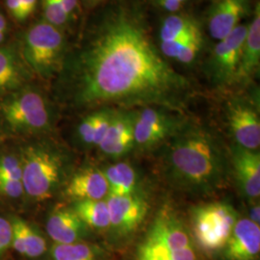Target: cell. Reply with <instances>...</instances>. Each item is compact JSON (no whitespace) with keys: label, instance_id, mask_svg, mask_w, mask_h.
<instances>
[{"label":"cell","instance_id":"cell-1","mask_svg":"<svg viewBox=\"0 0 260 260\" xmlns=\"http://www.w3.org/2000/svg\"><path fill=\"white\" fill-rule=\"evenodd\" d=\"M56 78L58 100L78 111L155 106L184 114L199 94L162 55L143 12L126 1L100 12Z\"/></svg>","mask_w":260,"mask_h":260},{"label":"cell","instance_id":"cell-2","mask_svg":"<svg viewBox=\"0 0 260 260\" xmlns=\"http://www.w3.org/2000/svg\"><path fill=\"white\" fill-rule=\"evenodd\" d=\"M161 148V172L175 189L191 195L209 196L226 185L230 153L210 127L186 118Z\"/></svg>","mask_w":260,"mask_h":260},{"label":"cell","instance_id":"cell-3","mask_svg":"<svg viewBox=\"0 0 260 260\" xmlns=\"http://www.w3.org/2000/svg\"><path fill=\"white\" fill-rule=\"evenodd\" d=\"M20 162L24 193L36 202L55 196L68 180L69 157L65 151L47 141L33 143L22 149Z\"/></svg>","mask_w":260,"mask_h":260},{"label":"cell","instance_id":"cell-4","mask_svg":"<svg viewBox=\"0 0 260 260\" xmlns=\"http://www.w3.org/2000/svg\"><path fill=\"white\" fill-rule=\"evenodd\" d=\"M55 113L47 94L29 84L0 100V125L16 136H41L49 133Z\"/></svg>","mask_w":260,"mask_h":260},{"label":"cell","instance_id":"cell-5","mask_svg":"<svg viewBox=\"0 0 260 260\" xmlns=\"http://www.w3.org/2000/svg\"><path fill=\"white\" fill-rule=\"evenodd\" d=\"M19 44L28 68L34 76L44 80L58 76L70 48L65 31L44 19L28 28Z\"/></svg>","mask_w":260,"mask_h":260},{"label":"cell","instance_id":"cell-6","mask_svg":"<svg viewBox=\"0 0 260 260\" xmlns=\"http://www.w3.org/2000/svg\"><path fill=\"white\" fill-rule=\"evenodd\" d=\"M238 220L233 205L215 202L191 209L192 237L205 252L223 251Z\"/></svg>","mask_w":260,"mask_h":260},{"label":"cell","instance_id":"cell-7","mask_svg":"<svg viewBox=\"0 0 260 260\" xmlns=\"http://www.w3.org/2000/svg\"><path fill=\"white\" fill-rule=\"evenodd\" d=\"M184 114L148 106L134 109V149L149 152L161 148L184 122Z\"/></svg>","mask_w":260,"mask_h":260},{"label":"cell","instance_id":"cell-8","mask_svg":"<svg viewBox=\"0 0 260 260\" xmlns=\"http://www.w3.org/2000/svg\"><path fill=\"white\" fill-rule=\"evenodd\" d=\"M249 24H240L231 35L218 41L205 62V72L212 83L220 88L235 85L242 46Z\"/></svg>","mask_w":260,"mask_h":260},{"label":"cell","instance_id":"cell-9","mask_svg":"<svg viewBox=\"0 0 260 260\" xmlns=\"http://www.w3.org/2000/svg\"><path fill=\"white\" fill-rule=\"evenodd\" d=\"M225 121L234 145L244 149L259 150L258 103L241 95L229 99L225 103Z\"/></svg>","mask_w":260,"mask_h":260},{"label":"cell","instance_id":"cell-10","mask_svg":"<svg viewBox=\"0 0 260 260\" xmlns=\"http://www.w3.org/2000/svg\"><path fill=\"white\" fill-rule=\"evenodd\" d=\"M148 233L163 244L171 259L198 260L192 234L171 208L164 207L158 212Z\"/></svg>","mask_w":260,"mask_h":260},{"label":"cell","instance_id":"cell-11","mask_svg":"<svg viewBox=\"0 0 260 260\" xmlns=\"http://www.w3.org/2000/svg\"><path fill=\"white\" fill-rule=\"evenodd\" d=\"M106 202L110 214V228L120 236L135 233L144 222L149 205L140 193L133 195L108 196Z\"/></svg>","mask_w":260,"mask_h":260},{"label":"cell","instance_id":"cell-12","mask_svg":"<svg viewBox=\"0 0 260 260\" xmlns=\"http://www.w3.org/2000/svg\"><path fill=\"white\" fill-rule=\"evenodd\" d=\"M134 109H115L111 122L98 147L104 157L117 160L134 150Z\"/></svg>","mask_w":260,"mask_h":260},{"label":"cell","instance_id":"cell-13","mask_svg":"<svg viewBox=\"0 0 260 260\" xmlns=\"http://www.w3.org/2000/svg\"><path fill=\"white\" fill-rule=\"evenodd\" d=\"M33 77L21 55L19 41L0 46V100L31 84Z\"/></svg>","mask_w":260,"mask_h":260},{"label":"cell","instance_id":"cell-14","mask_svg":"<svg viewBox=\"0 0 260 260\" xmlns=\"http://www.w3.org/2000/svg\"><path fill=\"white\" fill-rule=\"evenodd\" d=\"M251 0H215L207 14V30L214 40L221 41L238 27L250 14Z\"/></svg>","mask_w":260,"mask_h":260},{"label":"cell","instance_id":"cell-15","mask_svg":"<svg viewBox=\"0 0 260 260\" xmlns=\"http://www.w3.org/2000/svg\"><path fill=\"white\" fill-rule=\"evenodd\" d=\"M236 184L243 195L251 201L260 196L259 150L244 149L233 145L230 153Z\"/></svg>","mask_w":260,"mask_h":260},{"label":"cell","instance_id":"cell-16","mask_svg":"<svg viewBox=\"0 0 260 260\" xmlns=\"http://www.w3.org/2000/svg\"><path fill=\"white\" fill-rule=\"evenodd\" d=\"M260 226L248 218L237 220L223 253L226 260H256L259 256Z\"/></svg>","mask_w":260,"mask_h":260},{"label":"cell","instance_id":"cell-17","mask_svg":"<svg viewBox=\"0 0 260 260\" xmlns=\"http://www.w3.org/2000/svg\"><path fill=\"white\" fill-rule=\"evenodd\" d=\"M64 194L74 202L105 200L109 195V188L103 170L95 167L78 170L68 178Z\"/></svg>","mask_w":260,"mask_h":260},{"label":"cell","instance_id":"cell-18","mask_svg":"<svg viewBox=\"0 0 260 260\" xmlns=\"http://www.w3.org/2000/svg\"><path fill=\"white\" fill-rule=\"evenodd\" d=\"M260 67V5L256 3L242 46L235 85L247 86L258 75Z\"/></svg>","mask_w":260,"mask_h":260},{"label":"cell","instance_id":"cell-19","mask_svg":"<svg viewBox=\"0 0 260 260\" xmlns=\"http://www.w3.org/2000/svg\"><path fill=\"white\" fill-rule=\"evenodd\" d=\"M90 229L72 207H59L49 215L47 233L55 244H72L83 241Z\"/></svg>","mask_w":260,"mask_h":260},{"label":"cell","instance_id":"cell-20","mask_svg":"<svg viewBox=\"0 0 260 260\" xmlns=\"http://www.w3.org/2000/svg\"><path fill=\"white\" fill-rule=\"evenodd\" d=\"M11 225V246L19 254L26 256L28 258H37L47 251L46 238L33 225L17 217L13 218Z\"/></svg>","mask_w":260,"mask_h":260},{"label":"cell","instance_id":"cell-21","mask_svg":"<svg viewBox=\"0 0 260 260\" xmlns=\"http://www.w3.org/2000/svg\"><path fill=\"white\" fill-rule=\"evenodd\" d=\"M114 111L113 108H101L90 111L84 117L77 127L78 139L84 147L98 149L108 129Z\"/></svg>","mask_w":260,"mask_h":260},{"label":"cell","instance_id":"cell-22","mask_svg":"<svg viewBox=\"0 0 260 260\" xmlns=\"http://www.w3.org/2000/svg\"><path fill=\"white\" fill-rule=\"evenodd\" d=\"M107 180L109 195H133L138 192V175L128 162L118 161L103 170Z\"/></svg>","mask_w":260,"mask_h":260},{"label":"cell","instance_id":"cell-23","mask_svg":"<svg viewBox=\"0 0 260 260\" xmlns=\"http://www.w3.org/2000/svg\"><path fill=\"white\" fill-rule=\"evenodd\" d=\"M202 32L198 20L184 14H170L163 19L159 29V43L180 41Z\"/></svg>","mask_w":260,"mask_h":260},{"label":"cell","instance_id":"cell-24","mask_svg":"<svg viewBox=\"0 0 260 260\" xmlns=\"http://www.w3.org/2000/svg\"><path fill=\"white\" fill-rule=\"evenodd\" d=\"M72 208L90 230L103 231L110 228V214L106 199L77 201Z\"/></svg>","mask_w":260,"mask_h":260},{"label":"cell","instance_id":"cell-25","mask_svg":"<svg viewBox=\"0 0 260 260\" xmlns=\"http://www.w3.org/2000/svg\"><path fill=\"white\" fill-rule=\"evenodd\" d=\"M205 46L203 32L198 33L185 41L169 43L164 47V54L168 59H174L180 64L194 63Z\"/></svg>","mask_w":260,"mask_h":260},{"label":"cell","instance_id":"cell-26","mask_svg":"<svg viewBox=\"0 0 260 260\" xmlns=\"http://www.w3.org/2000/svg\"><path fill=\"white\" fill-rule=\"evenodd\" d=\"M51 260H102L99 249L85 242L53 244L50 249Z\"/></svg>","mask_w":260,"mask_h":260},{"label":"cell","instance_id":"cell-27","mask_svg":"<svg viewBox=\"0 0 260 260\" xmlns=\"http://www.w3.org/2000/svg\"><path fill=\"white\" fill-rule=\"evenodd\" d=\"M136 260H172L166 248L154 236L148 233L140 244Z\"/></svg>","mask_w":260,"mask_h":260},{"label":"cell","instance_id":"cell-28","mask_svg":"<svg viewBox=\"0 0 260 260\" xmlns=\"http://www.w3.org/2000/svg\"><path fill=\"white\" fill-rule=\"evenodd\" d=\"M43 11V19L49 24L66 31L72 20L67 16L59 0H40Z\"/></svg>","mask_w":260,"mask_h":260},{"label":"cell","instance_id":"cell-29","mask_svg":"<svg viewBox=\"0 0 260 260\" xmlns=\"http://www.w3.org/2000/svg\"><path fill=\"white\" fill-rule=\"evenodd\" d=\"M40 0H5L10 17L18 22L26 21L36 12Z\"/></svg>","mask_w":260,"mask_h":260},{"label":"cell","instance_id":"cell-30","mask_svg":"<svg viewBox=\"0 0 260 260\" xmlns=\"http://www.w3.org/2000/svg\"><path fill=\"white\" fill-rule=\"evenodd\" d=\"M0 177L21 180L22 167L20 158L5 155L0 158Z\"/></svg>","mask_w":260,"mask_h":260},{"label":"cell","instance_id":"cell-31","mask_svg":"<svg viewBox=\"0 0 260 260\" xmlns=\"http://www.w3.org/2000/svg\"><path fill=\"white\" fill-rule=\"evenodd\" d=\"M0 194L13 199L21 197L24 194L22 181L0 177Z\"/></svg>","mask_w":260,"mask_h":260},{"label":"cell","instance_id":"cell-32","mask_svg":"<svg viewBox=\"0 0 260 260\" xmlns=\"http://www.w3.org/2000/svg\"><path fill=\"white\" fill-rule=\"evenodd\" d=\"M12 243L11 222L0 216V256L8 250Z\"/></svg>","mask_w":260,"mask_h":260},{"label":"cell","instance_id":"cell-33","mask_svg":"<svg viewBox=\"0 0 260 260\" xmlns=\"http://www.w3.org/2000/svg\"><path fill=\"white\" fill-rule=\"evenodd\" d=\"M61 6L71 20L77 17L80 10V0H59Z\"/></svg>","mask_w":260,"mask_h":260},{"label":"cell","instance_id":"cell-34","mask_svg":"<svg viewBox=\"0 0 260 260\" xmlns=\"http://www.w3.org/2000/svg\"><path fill=\"white\" fill-rule=\"evenodd\" d=\"M158 5L170 14L179 13L183 8V3L178 0H155Z\"/></svg>","mask_w":260,"mask_h":260},{"label":"cell","instance_id":"cell-35","mask_svg":"<svg viewBox=\"0 0 260 260\" xmlns=\"http://www.w3.org/2000/svg\"><path fill=\"white\" fill-rule=\"evenodd\" d=\"M9 31V22L6 17L0 13V46L5 44V40Z\"/></svg>","mask_w":260,"mask_h":260},{"label":"cell","instance_id":"cell-36","mask_svg":"<svg viewBox=\"0 0 260 260\" xmlns=\"http://www.w3.org/2000/svg\"><path fill=\"white\" fill-rule=\"evenodd\" d=\"M250 213L248 219L251 220V222L259 224L260 223V207L259 202L256 204V202L254 203V205H251L249 209Z\"/></svg>","mask_w":260,"mask_h":260},{"label":"cell","instance_id":"cell-37","mask_svg":"<svg viewBox=\"0 0 260 260\" xmlns=\"http://www.w3.org/2000/svg\"><path fill=\"white\" fill-rule=\"evenodd\" d=\"M106 1H108V0H82L86 8H89V9H93L96 6L105 3Z\"/></svg>","mask_w":260,"mask_h":260},{"label":"cell","instance_id":"cell-38","mask_svg":"<svg viewBox=\"0 0 260 260\" xmlns=\"http://www.w3.org/2000/svg\"><path fill=\"white\" fill-rule=\"evenodd\" d=\"M178 1H180V2H182V3H183V4H184V2H186V1H187V0H178Z\"/></svg>","mask_w":260,"mask_h":260}]
</instances>
